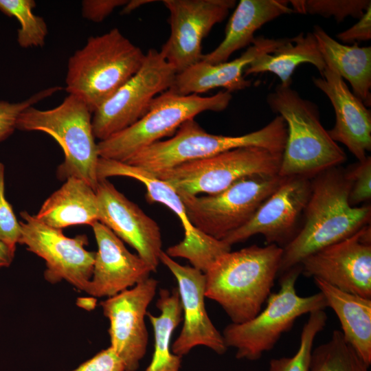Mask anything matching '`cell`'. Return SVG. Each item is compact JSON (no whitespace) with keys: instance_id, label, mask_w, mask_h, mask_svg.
I'll use <instances>...</instances> for the list:
<instances>
[{"instance_id":"cell-1","label":"cell","mask_w":371,"mask_h":371,"mask_svg":"<svg viewBox=\"0 0 371 371\" xmlns=\"http://www.w3.org/2000/svg\"><path fill=\"white\" fill-rule=\"evenodd\" d=\"M350 185L345 170L328 168L311 179V190L304 212V223L282 248L278 274H282L311 254L344 240L370 224V205L352 207Z\"/></svg>"},{"instance_id":"cell-2","label":"cell","mask_w":371,"mask_h":371,"mask_svg":"<svg viewBox=\"0 0 371 371\" xmlns=\"http://www.w3.org/2000/svg\"><path fill=\"white\" fill-rule=\"evenodd\" d=\"M282 248L253 245L219 256L205 273V297L216 302L232 323L254 318L271 293Z\"/></svg>"},{"instance_id":"cell-3","label":"cell","mask_w":371,"mask_h":371,"mask_svg":"<svg viewBox=\"0 0 371 371\" xmlns=\"http://www.w3.org/2000/svg\"><path fill=\"white\" fill-rule=\"evenodd\" d=\"M269 108L285 121L287 136L278 175L312 179L339 166L346 155L322 126L317 106L291 87L278 85L267 97Z\"/></svg>"},{"instance_id":"cell-4","label":"cell","mask_w":371,"mask_h":371,"mask_svg":"<svg viewBox=\"0 0 371 371\" xmlns=\"http://www.w3.org/2000/svg\"><path fill=\"white\" fill-rule=\"evenodd\" d=\"M145 54L117 28L90 36L69 58L65 90L93 113L142 67Z\"/></svg>"},{"instance_id":"cell-5","label":"cell","mask_w":371,"mask_h":371,"mask_svg":"<svg viewBox=\"0 0 371 371\" xmlns=\"http://www.w3.org/2000/svg\"><path fill=\"white\" fill-rule=\"evenodd\" d=\"M286 136V124L280 115L262 128L238 136L210 134L190 119L183 123L170 139L140 150L124 163L155 174L238 148L254 146L282 153Z\"/></svg>"},{"instance_id":"cell-6","label":"cell","mask_w":371,"mask_h":371,"mask_svg":"<svg viewBox=\"0 0 371 371\" xmlns=\"http://www.w3.org/2000/svg\"><path fill=\"white\" fill-rule=\"evenodd\" d=\"M91 120L92 113L87 105L69 94L53 109L41 110L33 106L25 109L17 119L16 129L50 135L64 154V160L57 169L58 178L63 181L78 178L95 190L100 156Z\"/></svg>"},{"instance_id":"cell-7","label":"cell","mask_w":371,"mask_h":371,"mask_svg":"<svg viewBox=\"0 0 371 371\" xmlns=\"http://www.w3.org/2000/svg\"><path fill=\"white\" fill-rule=\"evenodd\" d=\"M301 273L299 265L281 274L280 289L270 294L263 311L247 322L232 323L225 328L222 334L225 344L236 350L237 359H259L274 347L298 317L328 307L320 291L309 296L297 293L295 284Z\"/></svg>"},{"instance_id":"cell-8","label":"cell","mask_w":371,"mask_h":371,"mask_svg":"<svg viewBox=\"0 0 371 371\" xmlns=\"http://www.w3.org/2000/svg\"><path fill=\"white\" fill-rule=\"evenodd\" d=\"M232 98L221 91L212 96L179 95L168 89L152 102L147 112L131 126L98 142L100 157L126 162L140 150L175 134L198 114L225 110Z\"/></svg>"},{"instance_id":"cell-9","label":"cell","mask_w":371,"mask_h":371,"mask_svg":"<svg viewBox=\"0 0 371 371\" xmlns=\"http://www.w3.org/2000/svg\"><path fill=\"white\" fill-rule=\"evenodd\" d=\"M282 157V153L262 148L243 147L153 175L171 185L179 194L210 195L225 190L247 177L278 175Z\"/></svg>"},{"instance_id":"cell-10","label":"cell","mask_w":371,"mask_h":371,"mask_svg":"<svg viewBox=\"0 0 371 371\" xmlns=\"http://www.w3.org/2000/svg\"><path fill=\"white\" fill-rule=\"evenodd\" d=\"M286 178L278 175H256L215 194L179 195L190 224L209 236L223 240L245 225Z\"/></svg>"},{"instance_id":"cell-11","label":"cell","mask_w":371,"mask_h":371,"mask_svg":"<svg viewBox=\"0 0 371 371\" xmlns=\"http://www.w3.org/2000/svg\"><path fill=\"white\" fill-rule=\"evenodd\" d=\"M176 74L160 51L150 49L137 72L93 113L94 137L102 141L135 123L171 88Z\"/></svg>"},{"instance_id":"cell-12","label":"cell","mask_w":371,"mask_h":371,"mask_svg":"<svg viewBox=\"0 0 371 371\" xmlns=\"http://www.w3.org/2000/svg\"><path fill=\"white\" fill-rule=\"evenodd\" d=\"M97 173L98 181L116 176L139 181L146 189L148 202L162 203L175 213L183 228L184 238L166 249L165 252L170 257L186 258L192 267L205 273L219 256L231 251V246L223 240L194 228L188 218L184 205L176 190L150 172L126 163L100 157Z\"/></svg>"},{"instance_id":"cell-13","label":"cell","mask_w":371,"mask_h":371,"mask_svg":"<svg viewBox=\"0 0 371 371\" xmlns=\"http://www.w3.org/2000/svg\"><path fill=\"white\" fill-rule=\"evenodd\" d=\"M21 233L19 243L45 261L44 276L55 284L64 280L86 291L91 281L95 252L87 250L86 235L66 236L62 229L49 227L27 211L20 214Z\"/></svg>"},{"instance_id":"cell-14","label":"cell","mask_w":371,"mask_h":371,"mask_svg":"<svg viewBox=\"0 0 371 371\" xmlns=\"http://www.w3.org/2000/svg\"><path fill=\"white\" fill-rule=\"evenodd\" d=\"M300 265L302 273L307 277L371 299L370 224L352 236L311 254Z\"/></svg>"},{"instance_id":"cell-15","label":"cell","mask_w":371,"mask_h":371,"mask_svg":"<svg viewBox=\"0 0 371 371\" xmlns=\"http://www.w3.org/2000/svg\"><path fill=\"white\" fill-rule=\"evenodd\" d=\"M170 12V34L161 53L177 74L203 58L202 41L222 22L235 0H164Z\"/></svg>"},{"instance_id":"cell-16","label":"cell","mask_w":371,"mask_h":371,"mask_svg":"<svg viewBox=\"0 0 371 371\" xmlns=\"http://www.w3.org/2000/svg\"><path fill=\"white\" fill-rule=\"evenodd\" d=\"M311 190V179L287 177L245 225L221 240L232 246L260 234L267 245L284 247L300 229L299 221L304 216Z\"/></svg>"},{"instance_id":"cell-17","label":"cell","mask_w":371,"mask_h":371,"mask_svg":"<svg viewBox=\"0 0 371 371\" xmlns=\"http://www.w3.org/2000/svg\"><path fill=\"white\" fill-rule=\"evenodd\" d=\"M157 284V280L148 278L100 302L110 322V346L124 363L125 371L137 370L146 354L148 334L145 317Z\"/></svg>"},{"instance_id":"cell-18","label":"cell","mask_w":371,"mask_h":371,"mask_svg":"<svg viewBox=\"0 0 371 371\" xmlns=\"http://www.w3.org/2000/svg\"><path fill=\"white\" fill-rule=\"evenodd\" d=\"M159 260L176 278L183 312L182 329L171 346L172 352L182 357L195 346H204L218 355L224 354L227 348L223 335L210 320L205 306V273L179 264L164 251Z\"/></svg>"},{"instance_id":"cell-19","label":"cell","mask_w":371,"mask_h":371,"mask_svg":"<svg viewBox=\"0 0 371 371\" xmlns=\"http://www.w3.org/2000/svg\"><path fill=\"white\" fill-rule=\"evenodd\" d=\"M95 193L98 221L133 247L153 272L156 271L163 251L157 223L118 191L107 179L98 181Z\"/></svg>"},{"instance_id":"cell-20","label":"cell","mask_w":371,"mask_h":371,"mask_svg":"<svg viewBox=\"0 0 371 371\" xmlns=\"http://www.w3.org/2000/svg\"><path fill=\"white\" fill-rule=\"evenodd\" d=\"M91 226L98 251L87 293L110 297L149 278L150 267L138 255L131 254L109 227L99 221Z\"/></svg>"},{"instance_id":"cell-21","label":"cell","mask_w":371,"mask_h":371,"mask_svg":"<svg viewBox=\"0 0 371 371\" xmlns=\"http://www.w3.org/2000/svg\"><path fill=\"white\" fill-rule=\"evenodd\" d=\"M321 77H313L314 85L330 100L335 123L327 130L335 142H340L360 161L371 150V111L349 89L335 67L326 63Z\"/></svg>"},{"instance_id":"cell-22","label":"cell","mask_w":371,"mask_h":371,"mask_svg":"<svg viewBox=\"0 0 371 371\" xmlns=\"http://www.w3.org/2000/svg\"><path fill=\"white\" fill-rule=\"evenodd\" d=\"M287 40L258 36L245 52L231 61L212 64L201 60L177 73L170 89L181 95H198L219 87L229 93L245 89L251 85V81L243 76L245 69L256 57L272 53Z\"/></svg>"},{"instance_id":"cell-23","label":"cell","mask_w":371,"mask_h":371,"mask_svg":"<svg viewBox=\"0 0 371 371\" xmlns=\"http://www.w3.org/2000/svg\"><path fill=\"white\" fill-rule=\"evenodd\" d=\"M293 12L285 0H240L225 27L222 42L202 60L212 64L227 62L230 56L254 41L255 32L265 23Z\"/></svg>"},{"instance_id":"cell-24","label":"cell","mask_w":371,"mask_h":371,"mask_svg":"<svg viewBox=\"0 0 371 371\" xmlns=\"http://www.w3.org/2000/svg\"><path fill=\"white\" fill-rule=\"evenodd\" d=\"M35 217L56 229L91 225L99 220L95 190L82 179L69 177L43 203Z\"/></svg>"},{"instance_id":"cell-25","label":"cell","mask_w":371,"mask_h":371,"mask_svg":"<svg viewBox=\"0 0 371 371\" xmlns=\"http://www.w3.org/2000/svg\"><path fill=\"white\" fill-rule=\"evenodd\" d=\"M328 307L337 316L344 338L368 365L371 364V299L343 291L313 278Z\"/></svg>"},{"instance_id":"cell-26","label":"cell","mask_w":371,"mask_h":371,"mask_svg":"<svg viewBox=\"0 0 371 371\" xmlns=\"http://www.w3.org/2000/svg\"><path fill=\"white\" fill-rule=\"evenodd\" d=\"M326 63H330L343 79L348 81L352 93L367 106L371 104V47L342 44L320 26L312 32Z\"/></svg>"},{"instance_id":"cell-27","label":"cell","mask_w":371,"mask_h":371,"mask_svg":"<svg viewBox=\"0 0 371 371\" xmlns=\"http://www.w3.org/2000/svg\"><path fill=\"white\" fill-rule=\"evenodd\" d=\"M303 63L313 65L322 74L326 63L312 32H301L272 53L256 57L245 69V76L269 72L280 80V85L291 87L292 75L297 67Z\"/></svg>"},{"instance_id":"cell-28","label":"cell","mask_w":371,"mask_h":371,"mask_svg":"<svg viewBox=\"0 0 371 371\" xmlns=\"http://www.w3.org/2000/svg\"><path fill=\"white\" fill-rule=\"evenodd\" d=\"M156 306L159 315L146 314L153 327L155 344L151 361L144 371H180L181 357L172 352L170 345L172 333L183 321L177 287L171 291L160 289Z\"/></svg>"},{"instance_id":"cell-29","label":"cell","mask_w":371,"mask_h":371,"mask_svg":"<svg viewBox=\"0 0 371 371\" xmlns=\"http://www.w3.org/2000/svg\"><path fill=\"white\" fill-rule=\"evenodd\" d=\"M368 366L344 338L333 330L330 339L313 350L310 371H369Z\"/></svg>"},{"instance_id":"cell-30","label":"cell","mask_w":371,"mask_h":371,"mask_svg":"<svg viewBox=\"0 0 371 371\" xmlns=\"http://www.w3.org/2000/svg\"><path fill=\"white\" fill-rule=\"evenodd\" d=\"M35 6L33 0H0V11L20 24L17 43L23 48L43 47L48 33L44 19L33 12Z\"/></svg>"},{"instance_id":"cell-31","label":"cell","mask_w":371,"mask_h":371,"mask_svg":"<svg viewBox=\"0 0 371 371\" xmlns=\"http://www.w3.org/2000/svg\"><path fill=\"white\" fill-rule=\"evenodd\" d=\"M327 318L324 310L310 313L302 328L295 354L291 357L271 359L269 371H310L313 343L317 335L324 328Z\"/></svg>"},{"instance_id":"cell-32","label":"cell","mask_w":371,"mask_h":371,"mask_svg":"<svg viewBox=\"0 0 371 371\" xmlns=\"http://www.w3.org/2000/svg\"><path fill=\"white\" fill-rule=\"evenodd\" d=\"M293 12L333 17L337 22L348 16L361 18L371 5L370 0H291Z\"/></svg>"},{"instance_id":"cell-33","label":"cell","mask_w":371,"mask_h":371,"mask_svg":"<svg viewBox=\"0 0 371 371\" xmlns=\"http://www.w3.org/2000/svg\"><path fill=\"white\" fill-rule=\"evenodd\" d=\"M62 89L59 86L51 87L17 102L0 100V142L9 137L16 129L17 119L25 109L33 106Z\"/></svg>"},{"instance_id":"cell-34","label":"cell","mask_w":371,"mask_h":371,"mask_svg":"<svg viewBox=\"0 0 371 371\" xmlns=\"http://www.w3.org/2000/svg\"><path fill=\"white\" fill-rule=\"evenodd\" d=\"M350 182L348 202L352 207L370 201L371 199V157L366 156L362 160L350 165L345 170Z\"/></svg>"},{"instance_id":"cell-35","label":"cell","mask_w":371,"mask_h":371,"mask_svg":"<svg viewBox=\"0 0 371 371\" xmlns=\"http://www.w3.org/2000/svg\"><path fill=\"white\" fill-rule=\"evenodd\" d=\"M21 228L5 194V166L0 162V239L16 248Z\"/></svg>"},{"instance_id":"cell-36","label":"cell","mask_w":371,"mask_h":371,"mask_svg":"<svg viewBox=\"0 0 371 371\" xmlns=\"http://www.w3.org/2000/svg\"><path fill=\"white\" fill-rule=\"evenodd\" d=\"M70 371H125L124 363L110 346Z\"/></svg>"},{"instance_id":"cell-37","label":"cell","mask_w":371,"mask_h":371,"mask_svg":"<svg viewBox=\"0 0 371 371\" xmlns=\"http://www.w3.org/2000/svg\"><path fill=\"white\" fill-rule=\"evenodd\" d=\"M127 0H84L82 1V16L99 23L105 19L116 8L124 6Z\"/></svg>"},{"instance_id":"cell-38","label":"cell","mask_w":371,"mask_h":371,"mask_svg":"<svg viewBox=\"0 0 371 371\" xmlns=\"http://www.w3.org/2000/svg\"><path fill=\"white\" fill-rule=\"evenodd\" d=\"M337 38L344 43H357L371 38V5H370L357 23L350 28L339 32Z\"/></svg>"},{"instance_id":"cell-39","label":"cell","mask_w":371,"mask_h":371,"mask_svg":"<svg viewBox=\"0 0 371 371\" xmlns=\"http://www.w3.org/2000/svg\"><path fill=\"white\" fill-rule=\"evenodd\" d=\"M16 248L0 239V267H8L12 262Z\"/></svg>"},{"instance_id":"cell-40","label":"cell","mask_w":371,"mask_h":371,"mask_svg":"<svg viewBox=\"0 0 371 371\" xmlns=\"http://www.w3.org/2000/svg\"><path fill=\"white\" fill-rule=\"evenodd\" d=\"M152 0H131L128 1L127 3L123 6L122 14H129L135 9L142 6L143 5L154 2Z\"/></svg>"}]
</instances>
